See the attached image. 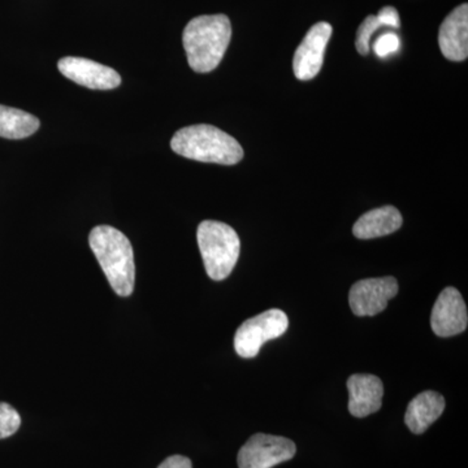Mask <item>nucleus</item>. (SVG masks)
Returning a JSON list of instances; mask_svg holds the SVG:
<instances>
[{
  "instance_id": "1",
  "label": "nucleus",
  "mask_w": 468,
  "mask_h": 468,
  "mask_svg": "<svg viewBox=\"0 0 468 468\" xmlns=\"http://www.w3.org/2000/svg\"><path fill=\"white\" fill-rule=\"evenodd\" d=\"M232 38V26L226 15L193 18L183 34L187 63L197 73L212 72L223 60Z\"/></svg>"
},
{
  "instance_id": "2",
  "label": "nucleus",
  "mask_w": 468,
  "mask_h": 468,
  "mask_svg": "<svg viewBox=\"0 0 468 468\" xmlns=\"http://www.w3.org/2000/svg\"><path fill=\"white\" fill-rule=\"evenodd\" d=\"M89 245L113 292L120 297H129L134 291L135 264L128 237L113 227H95L89 236Z\"/></svg>"
},
{
  "instance_id": "3",
  "label": "nucleus",
  "mask_w": 468,
  "mask_h": 468,
  "mask_svg": "<svg viewBox=\"0 0 468 468\" xmlns=\"http://www.w3.org/2000/svg\"><path fill=\"white\" fill-rule=\"evenodd\" d=\"M171 147L178 155L197 162L233 165L243 158L239 141L217 126L207 124L190 125L176 132Z\"/></svg>"
},
{
  "instance_id": "4",
  "label": "nucleus",
  "mask_w": 468,
  "mask_h": 468,
  "mask_svg": "<svg viewBox=\"0 0 468 468\" xmlns=\"http://www.w3.org/2000/svg\"><path fill=\"white\" fill-rule=\"evenodd\" d=\"M199 250L209 279L226 280L236 267L241 241L232 227L215 220H205L197 230Z\"/></svg>"
},
{
  "instance_id": "5",
  "label": "nucleus",
  "mask_w": 468,
  "mask_h": 468,
  "mask_svg": "<svg viewBox=\"0 0 468 468\" xmlns=\"http://www.w3.org/2000/svg\"><path fill=\"white\" fill-rule=\"evenodd\" d=\"M288 326L289 319L284 311H264L239 325L234 335V349L242 358H254L264 344L284 335Z\"/></svg>"
},
{
  "instance_id": "6",
  "label": "nucleus",
  "mask_w": 468,
  "mask_h": 468,
  "mask_svg": "<svg viewBox=\"0 0 468 468\" xmlns=\"http://www.w3.org/2000/svg\"><path fill=\"white\" fill-rule=\"evenodd\" d=\"M295 452L297 446L286 437L257 433L242 446L237 462L239 468H272L291 461Z\"/></svg>"
},
{
  "instance_id": "7",
  "label": "nucleus",
  "mask_w": 468,
  "mask_h": 468,
  "mask_svg": "<svg viewBox=\"0 0 468 468\" xmlns=\"http://www.w3.org/2000/svg\"><path fill=\"white\" fill-rule=\"evenodd\" d=\"M399 294V282L394 277L365 279L351 286L349 303L356 316H375L387 309Z\"/></svg>"
},
{
  "instance_id": "8",
  "label": "nucleus",
  "mask_w": 468,
  "mask_h": 468,
  "mask_svg": "<svg viewBox=\"0 0 468 468\" xmlns=\"http://www.w3.org/2000/svg\"><path fill=\"white\" fill-rule=\"evenodd\" d=\"M61 75L92 90H112L122 84V77L112 68L85 58L67 57L58 63Z\"/></svg>"
},
{
  "instance_id": "9",
  "label": "nucleus",
  "mask_w": 468,
  "mask_h": 468,
  "mask_svg": "<svg viewBox=\"0 0 468 468\" xmlns=\"http://www.w3.org/2000/svg\"><path fill=\"white\" fill-rule=\"evenodd\" d=\"M331 36L332 27L328 23H318L311 27L292 58V69L298 80L310 81L319 75Z\"/></svg>"
},
{
  "instance_id": "10",
  "label": "nucleus",
  "mask_w": 468,
  "mask_h": 468,
  "mask_svg": "<svg viewBox=\"0 0 468 468\" xmlns=\"http://www.w3.org/2000/svg\"><path fill=\"white\" fill-rule=\"evenodd\" d=\"M467 324V306L461 292L452 286L443 289L433 306L431 328L439 337H452L466 331Z\"/></svg>"
},
{
  "instance_id": "11",
  "label": "nucleus",
  "mask_w": 468,
  "mask_h": 468,
  "mask_svg": "<svg viewBox=\"0 0 468 468\" xmlns=\"http://www.w3.org/2000/svg\"><path fill=\"white\" fill-rule=\"evenodd\" d=\"M349 411L353 417L366 418L383 405L384 385L375 375L356 374L347 380Z\"/></svg>"
},
{
  "instance_id": "12",
  "label": "nucleus",
  "mask_w": 468,
  "mask_h": 468,
  "mask_svg": "<svg viewBox=\"0 0 468 468\" xmlns=\"http://www.w3.org/2000/svg\"><path fill=\"white\" fill-rule=\"evenodd\" d=\"M439 45L443 57L463 61L468 57V5H460L440 27Z\"/></svg>"
},
{
  "instance_id": "13",
  "label": "nucleus",
  "mask_w": 468,
  "mask_h": 468,
  "mask_svg": "<svg viewBox=\"0 0 468 468\" xmlns=\"http://www.w3.org/2000/svg\"><path fill=\"white\" fill-rule=\"evenodd\" d=\"M445 410V399L441 394L426 390L409 403L405 423L415 435H421L441 417Z\"/></svg>"
},
{
  "instance_id": "14",
  "label": "nucleus",
  "mask_w": 468,
  "mask_h": 468,
  "mask_svg": "<svg viewBox=\"0 0 468 468\" xmlns=\"http://www.w3.org/2000/svg\"><path fill=\"white\" fill-rule=\"evenodd\" d=\"M401 212L393 206L371 209L354 224L353 233L359 239H372L388 236L401 228Z\"/></svg>"
},
{
  "instance_id": "15",
  "label": "nucleus",
  "mask_w": 468,
  "mask_h": 468,
  "mask_svg": "<svg viewBox=\"0 0 468 468\" xmlns=\"http://www.w3.org/2000/svg\"><path fill=\"white\" fill-rule=\"evenodd\" d=\"M39 120L26 111L12 109L0 104V137L23 140L39 129Z\"/></svg>"
},
{
  "instance_id": "16",
  "label": "nucleus",
  "mask_w": 468,
  "mask_h": 468,
  "mask_svg": "<svg viewBox=\"0 0 468 468\" xmlns=\"http://www.w3.org/2000/svg\"><path fill=\"white\" fill-rule=\"evenodd\" d=\"M381 27H384L383 21L378 16H374V15L366 17V20L363 21L362 26L358 27V32H356V50L360 55H368L369 41H371L374 33Z\"/></svg>"
},
{
  "instance_id": "17",
  "label": "nucleus",
  "mask_w": 468,
  "mask_h": 468,
  "mask_svg": "<svg viewBox=\"0 0 468 468\" xmlns=\"http://www.w3.org/2000/svg\"><path fill=\"white\" fill-rule=\"evenodd\" d=\"M21 426L20 414L5 402H0V440L7 439L17 432Z\"/></svg>"
},
{
  "instance_id": "18",
  "label": "nucleus",
  "mask_w": 468,
  "mask_h": 468,
  "mask_svg": "<svg viewBox=\"0 0 468 468\" xmlns=\"http://www.w3.org/2000/svg\"><path fill=\"white\" fill-rule=\"evenodd\" d=\"M399 48H401L399 37L396 33L389 32L378 37V41L374 45V51L378 58H384L396 54Z\"/></svg>"
},
{
  "instance_id": "19",
  "label": "nucleus",
  "mask_w": 468,
  "mask_h": 468,
  "mask_svg": "<svg viewBox=\"0 0 468 468\" xmlns=\"http://www.w3.org/2000/svg\"><path fill=\"white\" fill-rule=\"evenodd\" d=\"M378 17L383 21L384 27H394L399 29L401 27V20H399V12L394 7H384L378 12Z\"/></svg>"
},
{
  "instance_id": "20",
  "label": "nucleus",
  "mask_w": 468,
  "mask_h": 468,
  "mask_svg": "<svg viewBox=\"0 0 468 468\" xmlns=\"http://www.w3.org/2000/svg\"><path fill=\"white\" fill-rule=\"evenodd\" d=\"M158 468H193V466L189 458L184 457V455H172L163 461Z\"/></svg>"
}]
</instances>
